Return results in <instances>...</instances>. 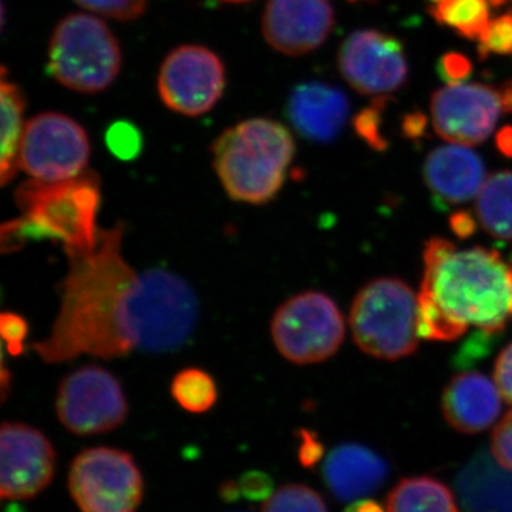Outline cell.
I'll return each instance as SVG.
<instances>
[{
  "label": "cell",
  "instance_id": "obj_1",
  "mask_svg": "<svg viewBox=\"0 0 512 512\" xmlns=\"http://www.w3.org/2000/svg\"><path fill=\"white\" fill-rule=\"evenodd\" d=\"M123 225L99 229L89 254L67 255L52 332L33 345L47 365L90 355L119 359L138 349L141 274L124 259Z\"/></svg>",
  "mask_w": 512,
  "mask_h": 512
},
{
  "label": "cell",
  "instance_id": "obj_2",
  "mask_svg": "<svg viewBox=\"0 0 512 512\" xmlns=\"http://www.w3.org/2000/svg\"><path fill=\"white\" fill-rule=\"evenodd\" d=\"M420 292L461 325L477 326L497 335L512 315V262L493 249L458 251L447 239L434 237L424 245Z\"/></svg>",
  "mask_w": 512,
  "mask_h": 512
},
{
  "label": "cell",
  "instance_id": "obj_3",
  "mask_svg": "<svg viewBox=\"0 0 512 512\" xmlns=\"http://www.w3.org/2000/svg\"><path fill=\"white\" fill-rule=\"evenodd\" d=\"M16 205L22 215L5 222L0 242L5 254L28 242L52 239L67 255L89 254L97 245V214L101 205V180L93 170L64 181L35 178L16 188Z\"/></svg>",
  "mask_w": 512,
  "mask_h": 512
},
{
  "label": "cell",
  "instance_id": "obj_4",
  "mask_svg": "<svg viewBox=\"0 0 512 512\" xmlns=\"http://www.w3.org/2000/svg\"><path fill=\"white\" fill-rule=\"evenodd\" d=\"M212 156L231 200L265 205L284 188L295 141L278 121L258 117L227 128L212 144Z\"/></svg>",
  "mask_w": 512,
  "mask_h": 512
},
{
  "label": "cell",
  "instance_id": "obj_5",
  "mask_svg": "<svg viewBox=\"0 0 512 512\" xmlns=\"http://www.w3.org/2000/svg\"><path fill=\"white\" fill-rule=\"evenodd\" d=\"M349 322L356 345L377 359H403L419 346L417 298L402 279L377 278L363 286Z\"/></svg>",
  "mask_w": 512,
  "mask_h": 512
},
{
  "label": "cell",
  "instance_id": "obj_6",
  "mask_svg": "<svg viewBox=\"0 0 512 512\" xmlns=\"http://www.w3.org/2000/svg\"><path fill=\"white\" fill-rule=\"evenodd\" d=\"M121 50L106 23L73 13L57 23L47 52V70L74 92H103L119 76Z\"/></svg>",
  "mask_w": 512,
  "mask_h": 512
},
{
  "label": "cell",
  "instance_id": "obj_7",
  "mask_svg": "<svg viewBox=\"0 0 512 512\" xmlns=\"http://www.w3.org/2000/svg\"><path fill=\"white\" fill-rule=\"evenodd\" d=\"M271 335L278 352L295 365L325 362L345 339V319L326 293L292 296L276 309Z\"/></svg>",
  "mask_w": 512,
  "mask_h": 512
},
{
  "label": "cell",
  "instance_id": "obj_8",
  "mask_svg": "<svg viewBox=\"0 0 512 512\" xmlns=\"http://www.w3.org/2000/svg\"><path fill=\"white\" fill-rule=\"evenodd\" d=\"M67 483L82 512H137L143 501V474L133 456L119 448H86L77 454Z\"/></svg>",
  "mask_w": 512,
  "mask_h": 512
},
{
  "label": "cell",
  "instance_id": "obj_9",
  "mask_svg": "<svg viewBox=\"0 0 512 512\" xmlns=\"http://www.w3.org/2000/svg\"><path fill=\"white\" fill-rule=\"evenodd\" d=\"M56 414L76 436H97L127 419L126 394L117 377L100 366H84L64 377L56 396Z\"/></svg>",
  "mask_w": 512,
  "mask_h": 512
},
{
  "label": "cell",
  "instance_id": "obj_10",
  "mask_svg": "<svg viewBox=\"0 0 512 512\" xmlns=\"http://www.w3.org/2000/svg\"><path fill=\"white\" fill-rule=\"evenodd\" d=\"M198 302L180 276L151 269L141 274L140 343L147 352H170L190 338Z\"/></svg>",
  "mask_w": 512,
  "mask_h": 512
},
{
  "label": "cell",
  "instance_id": "obj_11",
  "mask_svg": "<svg viewBox=\"0 0 512 512\" xmlns=\"http://www.w3.org/2000/svg\"><path fill=\"white\" fill-rule=\"evenodd\" d=\"M90 147L86 130L62 113H42L26 123L19 168L40 181H64L86 171Z\"/></svg>",
  "mask_w": 512,
  "mask_h": 512
},
{
  "label": "cell",
  "instance_id": "obj_12",
  "mask_svg": "<svg viewBox=\"0 0 512 512\" xmlns=\"http://www.w3.org/2000/svg\"><path fill=\"white\" fill-rule=\"evenodd\" d=\"M225 89V67L207 47H177L165 57L158 92L168 109L188 117L208 113Z\"/></svg>",
  "mask_w": 512,
  "mask_h": 512
},
{
  "label": "cell",
  "instance_id": "obj_13",
  "mask_svg": "<svg viewBox=\"0 0 512 512\" xmlns=\"http://www.w3.org/2000/svg\"><path fill=\"white\" fill-rule=\"evenodd\" d=\"M501 113V90L487 84H451L431 97L434 130L451 144L483 143L493 133Z\"/></svg>",
  "mask_w": 512,
  "mask_h": 512
},
{
  "label": "cell",
  "instance_id": "obj_14",
  "mask_svg": "<svg viewBox=\"0 0 512 512\" xmlns=\"http://www.w3.org/2000/svg\"><path fill=\"white\" fill-rule=\"evenodd\" d=\"M56 451L42 431L5 421L0 430V494L5 500H30L55 476Z\"/></svg>",
  "mask_w": 512,
  "mask_h": 512
},
{
  "label": "cell",
  "instance_id": "obj_15",
  "mask_svg": "<svg viewBox=\"0 0 512 512\" xmlns=\"http://www.w3.org/2000/svg\"><path fill=\"white\" fill-rule=\"evenodd\" d=\"M339 70L356 92L367 96L397 92L409 74L400 40L372 29L357 30L345 40Z\"/></svg>",
  "mask_w": 512,
  "mask_h": 512
},
{
  "label": "cell",
  "instance_id": "obj_16",
  "mask_svg": "<svg viewBox=\"0 0 512 512\" xmlns=\"http://www.w3.org/2000/svg\"><path fill=\"white\" fill-rule=\"evenodd\" d=\"M333 23L335 15L328 0H268L262 33L278 52L301 56L325 43Z\"/></svg>",
  "mask_w": 512,
  "mask_h": 512
},
{
  "label": "cell",
  "instance_id": "obj_17",
  "mask_svg": "<svg viewBox=\"0 0 512 512\" xmlns=\"http://www.w3.org/2000/svg\"><path fill=\"white\" fill-rule=\"evenodd\" d=\"M423 178L441 207L466 204L480 194L485 165L476 151L460 144L436 148L426 158Z\"/></svg>",
  "mask_w": 512,
  "mask_h": 512
},
{
  "label": "cell",
  "instance_id": "obj_18",
  "mask_svg": "<svg viewBox=\"0 0 512 512\" xmlns=\"http://www.w3.org/2000/svg\"><path fill=\"white\" fill-rule=\"evenodd\" d=\"M349 113V99L343 90L320 82L296 86L286 106L296 131L315 143L335 140L345 128Z\"/></svg>",
  "mask_w": 512,
  "mask_h": 512
},
{
  "label": "cell",
  "instance_id": "obj_19",
  "mask_svg": "<svg viewBox=\"0 0 512 512\" xmlns=\"http://www.w3.org/2000/svg\"><path fill=\"white\" fill-rule=\"evenodd\" d=\"M441 409L447 423L464 434L490 429L501 414V393L483 373L454 376L444 387Z\"/></svg>",
  "mask_w": 512,
  "mask_h": 512
},
{
  "label": "cell",
  "instance_id": "obj_20",
  "mask_svg": "<svg viewBox=\"0 0 512 512\" xmlns=\"http://www.w3.org/2000/svg\"><path fill=\"white\" fill-rule=\"evenodd\" d=\"M323 480L339 501H355L375 494L389 477V464L360 444L333 448L322 468Z\"/></svg>",
  "mask_w": 512,
  "mask_h": 512
},
{
  "label": "cell",
  "instance_id": "obj_21",
  "mask_svg": "<svg viewBox=\"0 0 512 512\" xmlns=\"http://www.w3.org/2000/svg\"><path fill=\"white\" fill-rule=\"evenodd\" d=\"M386 512H460L446 484L429 476L404 478L387 495Z\"/></svg>",
  "mask_w": 512,
  "mask_h": 512
},
{
  "label": "cell",
  "instance_id": "obj_22",
  "mask_svg": "<svg viewBox=\"0 0 512 512\" xmlns=\"http://www.w3.org/2000/svg\"><path fill=\"white\" fill-rule=\"evenodd\" d=\"M477 220L493 238L512 241V171L491 174L477 200Z\"/></svg>",
  "mask_w": 512,
  "mask_h": 512
},
{
  "label": "cell",
  "instance_id": "obj_23",
  "mask_svg": "<svg viewBox=\"0 0 512 512\" xmlns=\"http://www.w3.org/2000/svg\"><path fill=\"white\" fill-rule=\"evenodd\" d=\"M2 153H0V183L6 187L19 171V150L22 144L25 97L16 84L8 82L3 73L2 89Z\"/></svg>",
  "mask_w": 512,
  "mask_h": 512
},
{
  "label": "cell",
  "instance_id": "obj_24",
  "mask_svg": "<svg viewBox=\"0 0 512 512\" xmlns=\"http://www.w3.org/2000/svg\"><path fill=\"white\" fill-rule=\"evenodd\" d=\"M488 0H441L430 9L440 25L456 30L470 40H481L490 26Z\"/></svg>",
  "mask_w": 512,
  "mask_h": 512
},
{
  "label": "cell",
  "instance_id": "obj_25",
  "mask_svg": "<svg viewBox=\"0 0 512 512\" xmlns=\"http://www.w3.org/2000/svg\"><path fill=\"white\" fill-rule=\"evenodd\" d=\"M171 396L181 409L192 414L210 412L218 400V387L210 373L188 367L175 375Z\"/></svg>",
  "mask_w": 512,
  "mask_h": 512
},
{
  "label": "cell",
  "instance_id": "obj_26",
  "mask_svg": "<svg viewBox=\"0 0 512 512\" xmlns=\"http://www.w3.org/2000/svg\"><path fill=\"white\" fill-rule=\"evenodd\" d=\"M417 330L420 338L451 342L463 336L467 326L451 319L430 295L420 292L417 296Z\"/></svg>",
  "mask_w": 512,
  "mask_h": 512
},
{
  "label": "cell",
  "instance_id": "obj_27",
  "mask_svg": "<svg viewBox=\"0 0 512 512\" xmlns=\"http://www.w3.org/2000/svg\"><path fill=\"white\" fill-rule=\"evenodd\" d=\"M262 512H328L325 501L308 485L288 484L265 501Z\"/></svg>",
  "mask_w": 512,
  "mask_h": 512
},
{
  "label": "cell",
  "instance_id": "obj_28",
  "mask_svg": "<svg viewBox=\"0 0 512 512\" xmlns=\"http://www.w3.org/2000/svg\"><path fill=\"white\" fill-rule=\"evenodd\" d=\"M106 144L117 160L133 161L143 151L144 138L136 124L121 120L107 128Z\"/></svg>",
  "mask_w": 512,
  "mask_h": 512
},
{
  "label": "cell",
  "instance_id": "obj_29",
  "mask_svg": "<svg viewBox=\"0 0 512 512\" xmlns=\"http://www.w3.org/2000/svg\"><path fill=\"white\" fill-rule=\"evenodd\" d=\"M384 107H386V97H379L373 101L372 106L360 111L353 119V127H355L357 136L365 140L367 146L376 151H384L389 146L382 134Z\"/></svg>",
  "mask_w": 512,
  "mask_h": 512
},
{
  "label": "cell",
  "instance_id": "obj_30",
  "mask_svg": "<svg viewBox=\"0 0 512 512\" xmlns=\"http://www.w3.org/2000/svg\"><path fill=\"white\" fill-rule=\"evenodd\" d=\"M77 5L111 19L134 20L144 15L147 0H74Z\"/></svg>",
  "mask_w": 512,
  "mask_h": 512
},
{
  "label": "cell",
  "instance_id": "obj_31",
  "mask_svg": "<svg viewBox=\"0 0 512 512\" xmlns=\"http://www.w3.org/2000/svg\"><path fill=\"white\" fill-rule=\"evenodd\" d=\"M491 53L495 55H511L512 53V18L501 16L491 20L487 33L480 40L478 55L485 59Z\"/></svg>",
  "mask_w": 512,
  "mask_h": 512
},
{
  "label": "cell",
  "instance_id": "obj_32",
  "mask_svg": "<svg viewBox=\"0 0 512 512\" xmlns=\"http://www.w3.org/2000/svg\"><path fill=\"white\" fill-rule=\"evenodd\" d=\"M0 333L6 350L12 357H18L25 352V342L29 335L28 320L15 312H3L0 316Z\"/></svg>",
  "mask_w": 512,
  "mask_h": 512
},
{
  "label": "cell",
  "instance_id": "obj_33",
  "mask_svg": "<svg viewBox=\"0 0 512 512\" xmlns=\"http://www.w3.org/2000/svg\"><path fill=\"white\" fill-rule=\"evenodd\" d=\"M241 497L248 501H268L274 495L275 484L264 471L252 470L242 474L237 481Z\"/></svg>",
  "mask_w": 512,
  "mask_h": 512
},
{
  "label": "cell",
  "instance_id": "obj_34",
  "mask_svg": "<svg viewBox=\"0 0 512 512\" xmlns=\"http://www.w3.org/2000/svg\"><path fill=\"white\" fill-rule=\"evenodd\" d=\"M491 453L501 467L512 471V410L505 414L493 431Z\"/></svg>",
  "mask_w": 512,
  "mask_h": 512
},
{
  "label": "cell",
  "instance_id": "obj_35",
  "mask_svg": "<svg viewBox=\"0 0 512 512\" xmlns=\"http://www.w3.org/2000/svg\"><path fill=\"white\" fill-rule=\"evenodd\" d=\"M473 72V64L468 57L460 53H447L437 63V74L447 86L460 84L467 80Z\"/></svg>",
  "mask_w": 512,
  "mask_h": 512
},
{
  "label": "cell",
  "instance_id": "obj_36",
  "mask_svg": "<svg viewBox=\"0 0 512 512\" xmlns=\"http://www.w3.org/2000/svg\"><path fill=\"white\" fill-rule=\"evenodd\" d=\"M494 380L505 402L512 404V343L495 362Z\"/></svg>",
  "mask_w": 512,
  "mask_h": 512
},
{
  "label": "cell",
  "instance_id": "obj_37",
  "mask_svg": "<svg viewBox=\"0 0 512 512\" xmlns=\"http://www.w3.org/2000/svg\"><path fill=\"white\" fill-rule=\"evenodd\" d=\"M301 447H299V460L303 467L312 468L318 464V461L323 456V446L313 431L301 430Z\"/></svg>",
  "mask_w": 512,
  "mask_h": 512
},
{
  "label": "cell",
  "instance_id": "obj_38",
  "mask_svg": "<svg viewBox=\"0 0 512 512\" xmlns=\"http://www.w3.org/2000/svg\"><path fill=\"white\" fill-rule=\"evenodd\" d=\"M427 119L423 113H409L403 119L402 130L407 138H420L426 133Z\"/></svg>",
  "mask_w": 512,
  "mask_h": 512
},
{
  "label": "cell",
  "instance_id": "obj_39",
  "mask_svg": "<svg viewBox=\"0 0 512 512\" xmlns=\"http://www.w3.org/2000/svg\"><path fill=\"white\" fill-rule=\"evenodd\" d=\"M451 228L457 237L468 238L476 232L477 222L467 211H458L451 217Z\"/></svg>",
  "mask_w": 512,
  "mask_h": 512
},
{
  "label": "cell",
  "instance_id": "obj_40",
  "mask_svg": "<svg viewBox=\"0 0 512 512\" xmlns=\"http://www.w3.org/2000/svg\"><path fill=\"white\" fill-rule=\"evenodd\" d=\"M345 512H386L382 505L373 500H359L346 508Z\"/></svg>",
  "mask_w": 512,
  "mask_h": 512
},
{
  "label": "cell",
  "instance_id": "obj_41",
  "mask_svg": "<svg viewBox=\"0 0 512 512\" xmlns=\"http://www.w3.org/2000/svg\"><path fill=\"white\" fill-rule=\"evenodd\" d=\"M497 146L505 156H512V127H504L498 133Z\"/></svg>",
  "mask_w": 512,
  "mask_h": 512
},
{
  "label": "cell",
  "instance_id": "obj_42",
  "mask_svg": "<svg viewBox=\"0 0 512 512\" xmlns=\"http://www.w3.org/2000/svg\"><path fill=\"white\" fill-rule=\"evenodd\" d=\"M221 495L225 501L238 500L241 497V493H239L237 481H227V483L222 484Z\"/></svg>",
  "mask_w": 512,
  "mask_h": 512
},
{
  "label": "cell",
  "instance_id": "obj_43",
  "mask_svg": "<svg viewBox=\"0 0 512 512\" xmlns=\"http://www.w3.org/2000/svg\"><path fill=\"white\" fill-rule=\"evenodd\" d=\"M501 99H503L504 113H512V82L504 83L500 87Z\"/></svg>",
  "mask_w": 512,
  "mask_h": 512
},
{
  "label": "cell",
  "instance_id": "obj_44",
  "mask_svg": "<svg viewBox=\"0 0 512 512\" xmlns=\"http://www.w3.org/2000/svg\"><path fill=\"white\" fill-rule=\"evenodd\" d=\"M488 2H490V5L494 6V8H500V6H503L508 0H488Z\"/></svg>",
  "mask_w": 512,
  "mask_h": 512
},
{
  "label": "cell",
  "instance_id": "obj_45",
  "mask_svg": "<svg viewBox=\"0 0 512 512\" xmlns=\"http://www.w3.org/2000/svg\"><path fill=\"white\" fill-rule=\"evenodd\" d=\"M222 2L242 3L248 2V0H222Z\"/></svg>",
  "mask_w": 512,
  "mask_h": 512
},
{
  "label": "cell",
  "instance_id": "obj_46",
  "mask_svg": "<svg viewBox=\"0 0 512 512\" xmlns=\"http://www.w3.org/2000/svg\"><path fill=\"white\" fill-rule=\"evenodd\" d=\"M431 3H434V5H439L441 0H430Z\"/></svg>",
  "mask_w": 512,
  "mask_h": 512
}]
</instances>
